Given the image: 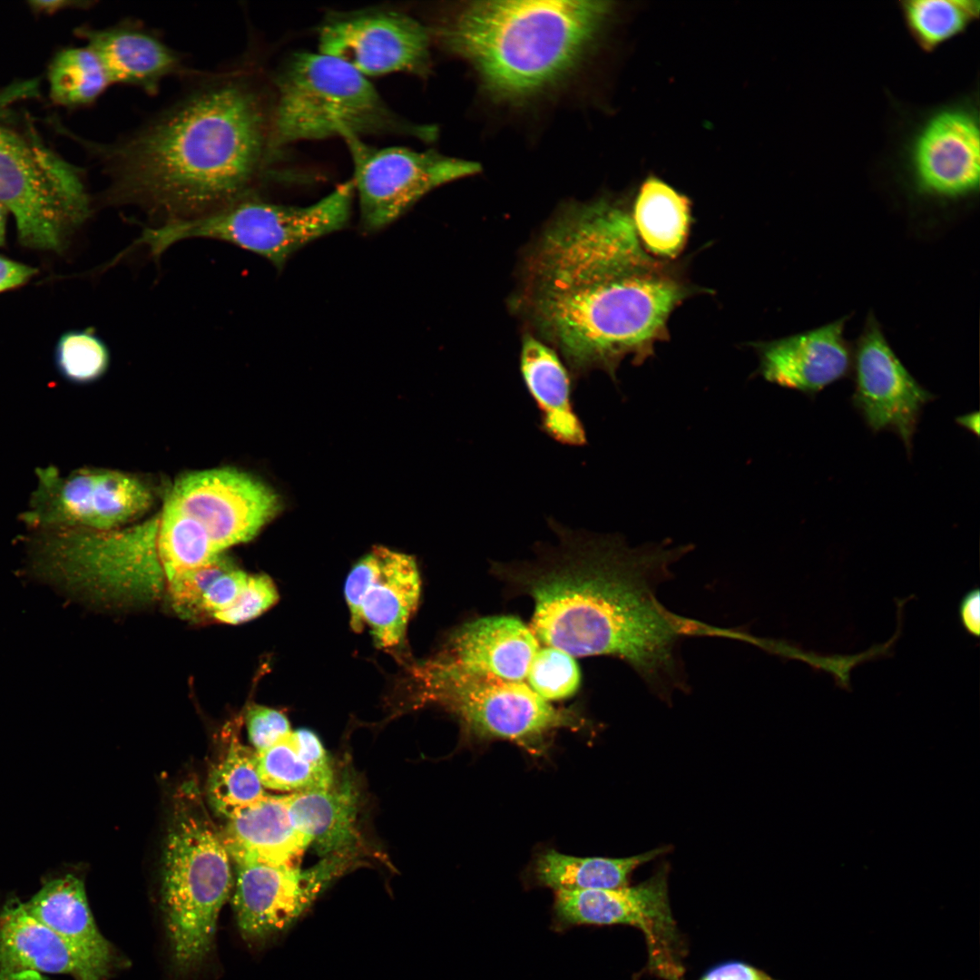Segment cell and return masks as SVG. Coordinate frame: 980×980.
Instances as JSON below:
<instances>
[{
  "mask_svg": "<svg viewBox=\"0 0 980 980\" xmlns=\"http://www.w3.org/2000/svg\"><path fill=\"white\" fill-rule=\"evenodd\" d=\"M550 524L556 545L528 564L498 566L533 598L531 630L538 642L573 656L620 659L668 701L689 690L680 653L683 639H737V630L679 615L658 599L671 565L691 545L631 547L616 534Z\"/></svg>",
  "mask_w": 980,
  "mask_h": 980,
  "instance_id": "6da1fadb",
  "label": "cell"
},
{
  "mask_svg": "<svg viewBox=\"0 0 980 980\" xmlns=\"http://www.w3.org/2000/svg\"><path fill=\"white\" fill-rule=\"evenodd\" d=\"M525 299L540 330L578 371L614 377L666 338L671 312L691 288L645 252L633 226L602 210L564 213L530 259Z\"/></svg>",
  "mask_w": 980,
  "mask_h": 980,
  "instance_id": "7a4b0ae2",
  "label": "cell"
},
{
  "mask_svg": "<svg viewBox=\"0 0 980 980\" xmlns=\"http://www.w3.org/2000/svg\"><path fill=\"white\" fill-rule=\"evenodd\" d=\"M268 136L260 95L244 74L230 70L98 152L111 198L161 211L168 220L190 219L250 193Z\"/></svg>",
  "mask_w": 980,
  "mask_h": 980,
  "instance_id": "3957f363",
  "label": "cell"
},
{
  "mask_svg": "<svg viewBox=\"0 0 980 980\" xmlns=\"http://www.w3.org/2000/svg\"><path fill=\"white\" fill-rule=\"evenodd\" d=\"M609 11L602 1H478L441 22L437 35L494 94L517 99L569 72Z\"/></svg>",
  "mask_w": 980,
  "mask_h": 980,
  "instance_id": "277c9868",
  "label": "cell"
},
{
  "mask_svg": "<svg viewBox=\"0 0 980 980\" xmlns=\"http://www.w3.org/2000/svg\"><path fill=\"white\" fill-rule=\"evenodd\" d=\"M24 575L85 601L153 599L164 579L160 514L107 531H38L28 544Z\"/></svg>",
  "mask_w": 980,
  "mask_h": 980,
  "instance_id": "5b68a950",
  "label": "cell"
},
{
  "mask_svg": "<svg viewBox=\"0 0 980 980\" xmlns=\"http://www.w3.org/2000/svg\"><path fill=\"white\" fill-rule=\"evenodd\" d=\"M274 82L268 154L301 141L424 132L396 114L367 77L319 52L293 54Z\"/></svg>",
  "mask_w": 980,
  "mask_h": 980,
  "instance_id": "8992f818",
  "label": "cell"
},
{
  "mask_svg": "<svg viewBox=\"0 0 980 980\" xmlns=\"http://www.w3.org/2000/svg\"><path fill=\"white\" fill-rule=\"evenodd\" d=\"M162 904L175 967L187 973L210 953L232 887L230 855L204 814L181 808L164 853Z\"/></svg>",
  "mask_w": 980,
  "mask_h": 980,
  "instance_id": "52a82bcc",
  "label": "cell"
},
{
  "mask_svg": "<svg viewBox=\"0 0 980 980\" xmlns=\"http://www.w3.org/2000/svg\"><path fill=\"white\" fill-rule=\"evenodd\" d=\"M0 204L22 245L61 251L89 217L81 170L34 138L0 124Z\"/></svg>",
  "mask_w": 980,
  "mask_h": 980,
  "instance_id": "ba28073f",
  "label": "cell"
},
{
  "mask_svg": "<svg viewBox=\"0 0 980 980\" xmlns=\"http://www.w3.org/2000/svg\"><path fill=\"white\" fill-rule=\"evenodd\" d=\"M418 699L453 713L467 733L533 747L550 731L579 727L573 712L554 708L524 681L469 670L442 654L413 668Z\"/></svg>",
  "mask_w": 980,
  "mask_h": 980,
  "instance_id": "9c48e42d",
  "label": "cell"
},
{
  "mask_svg": "<svg viewBox=\"0 0 980 980\" xmlns=\"http://www.w3.org/2000/svg\"><path fill=\"white\" fill-rule=\"evenodd\" d=\"M354 195L352 181L308 206L275 204L249 193L192 220L188 232L231 243L280 270L296 251L348 225Z\"/></svg>",
  "mask_w": 980,
  "mask_h": 980,
  "instance_id": "30bf717a",
  "label": "cell"
},
{
  "mask_svg": "<svg viewBox=\"0 0 980 980\" xmlns=\"http://www.w3.org/2000/svg\"><path fill=\"white\" fill-rule=\"evenodd\" d=\"M37 488L22 518L38 531H107L149 511L152 490L142 479L111 469L83 468L63 476L54 466L38 468Z\"/></svg>",
  "mask_w": 980,
  "mask_h": 980,
  "instance_id": "8fae6325",
  "label": "cell"
},
{
  "mask_svg": "<svg viewBox=\"0 0 980 980\" xmlns=\"http://www.w3.org/2000/svg\"><path fill=\"white\" fill-rule=\"evenodd\" d=\"M353 162L352 180L359 205L360 227L380 230L436 187L471 175L479 165L405 147L376 148L361 138H344Z\"/></svg>",
  "mask_w": 980,
  "mask_h": 980,
  "instance_id": "7c38bea8",
  "label": "cell"
},
{
  "mask_svg": "<svg viewBox=\"0 0 980 980\" xmlns=\"http://www.w3.org/2000/svg\"><path fill=\"white\" fill-rule=\"evenodd\" d=\"M555 910L567 924L629 925L647 946V969L663 980H682V943L668 897V868L633 887L558 890Z\"/></svg>",
  "mask_w": 980,
  "mask_h": 980,
  "instance_id": "4fadbf2b",
  "label": "cell"
},
{
  "mask_svg": "<svg viewBox=\"0 0 980 980\" xmlns=\"http://www.w3.org/2000/svg\"><path fill=\"white\" fill-rule=\"evenodd\" d=\"M163 506L199 523L218 553L252 539L279 508L277 495L240 470L195 471L177 478Z\"/></svg>",
  "mask_w": 980,
  "mask_h": 980,
  "instance_id": "5bb4252c",
  "label": "cell"
},
{
  "mask_svg": "<svg viewBox=\"0 0 980 980\" xmlns=\"http://www.w3.org/2000/svg\"><path fill=\"white\" fill-rule=\"evenodd\" d=\"M430 34L413 17L395 11H369L333 17L318 33V52L368 76L391 73L425 74Z\"/></svg>",
  "mask_w": 980,
  "mask_h": 980,
  "instance_id": "9a60e30c",
  "label": "cell"
},
{
  "mask_svg": "<svg viewBox=\"0 0 980 980\" xmlns=\"http://www.w3.org/2000/svg\"><path fill=\"white\" fill-rule=\"evenodd\" d=\"M853 404L868 427L889 430L908 452L922 409L934 396L906 368L873 313L867 317L853 349Z\"/></svg>",
  "mask_w": 980,
  "mask_h": 980,
  "instance_id": "2e32d148",
  "label": "cell"
},
{
  "mask_svg": "<svg viewBox=\"0 0 980 980\" xmlns=\"http://www.w3.org/2000/svg\"><path fill=\"white\" fill-rule=\"evenodd\" d=\"M340 871L325 861L311 869L262 861L236 863L233 906L243 938L261 943L289 929Z\"/></svg>",
  "mask_w": 980,
  "mask_h": 980,
  "instance_id": "e0dca14e",
  "label": "cell"
},
{
  "mask_svg": "<svg viewBox=\"0 0 980 980\" xmlns=\"http://www.w3.org/2000/svg\"><path fill=\"white\" fill-rule=\"evenodd\" d=\"M907 166L920 193L959 199L977 192L980 135L976 112L965 104L936 111L914 136Z\"/></svg>",
  "mask_w": 980,
  "mask_h": 980,
  "instance_id": "ac0fdd59",
  "label": "cell"
},
{
  "mask_svg": "<svg viewBox=\"0 0 980 980\" xmlns=\"http://www.w3.org/2000/svg\"><path fill=\"white\" fill-rule=\"evenodd\" d=\"M848 318L761 344L762 377L811 396L848 377L853 367V349L844 337Z\"/></svg>",
  "mask_w": 980,
  "mask_h": 980,
  "instance_id": "d6986e66",
  "label": "cell"
},
{
  "mask_svg": "<svg viewBox=\"0 0 980 980\" xmlns=\"http://www.w3.org/2000/svg\"><path fill=\"white\" fill-rule=\"evenodd\" d=\"M77 33L99 58L112 84L137 87L153 95L163 80L182 73L179 54L138 22L81 27Z\"/></svg>",
  "mask_w": 980,
  "mask_h": 980,
  "instance_id": "ffe728a7",
  "label": "cell"
},
{
  "mask_svg": "<svg viewBox=\"0 0 980 980\" xmlns=\"http://www.w3.org/2000/svg\"><path fill=\"white\" fill-rule=\"evenodd\" d=\"M24 906L99 980L109 975L115 953L96 926L80 877L65 874L45 880Z\"/></svg>",
  "mask_w": 980,
  "mask_h": 980,
  "instance_id": "44dd1931",
  "label": "cell"
},
{
  "mask_svg": "<svg viewBox=\"0 0 980 980\" xmlns=\"http://www.w3.org/2000/svg\"><path fill=\"white\" fill-rule=\"evenodd\" d=\"M374 572L360 599L358 617L368 627L377 648L392 650L401 646L407 627L421 594V578L411 555L387 547L373 548Z\"/></svg>",
  "mask_w": 980,
  "mask_h": 980,
  "instance_id": "7402d4cb",
  "label": "cell"
},
{
  "mask_svg": "<svg viewBox=\"0 0 980 980\" xmlns=\"http://www.w3.org/2000/svg\"><path fill=\"white\" fill-rule=\"evenodd\" d=\"M448 657L475 671L523 681L539 642L521 620L490 616L460 626L450 637Z\"/></svg>",
  "mask_w": 980,
  "mask_h": 980,
  "instance_id": "603a6c76",
  "label": "cell"
},
{
  "mask_svg": "<svg viewBox=\"0 0 980 980\" xmlns=\"http://www.w3.org/2000/svg\"><path fill=\"white\" fill-rule=\"evenodd\" d=\"M26 971L99 980L24 902L11 898L0 909V980Z\"/></svg>",
  "mask_w": 980,
  "mask_h": 980,
  "instance_id": "cb8c5ba5",
  "label": "cell"
},
{
  "mask_svg": "<svg viewBox=\"0 0 980 980\" xmlns=\"http://www.w3.org/2000/svg\"><path fill=\"white\" fill-rule=\"evenodd\" d=\"M220 834L235 863L296 865L309 839L293 825L284 796L267 795L228 818Z\"/></svg>",
  "mask_w": 980,
  "mask_h": 980,
  "instance_id": "d4e9b609",
  "label": "cell"
},
{
  "mask_svg": "<svg viewBox=\"0 0 980 980\" xmlns=\"http://www.w3.org/2000/svg\"><path fill=\"white\" fill-rule=\"evenodd\" d=\"M520 368L524 385L539 410L543 431L566 446L585 444V430L572 400L570 378L556 353L527 336L523 342Z\"/></svg>",
  "mask_w": 980,
  "mask_h": 980,
  "instance_id": "484cf974",
  "label": "cell"
},
{
  "mask_svg": "<svg viewBox=\"0 0 980 980\" xmlns=\"http://www.w3.org/2000/svg\"><path fill=\"white\" fill-rule=\"evenodd\" d=\"M333 784L285 795L294 827L321 855L341 853L356 840L354 792L348 783Z\"/></svg>",
  "mask_w": 980,
  "mask_h": 980,
  "instance_id": "4316f807",
  "label": "cell"
},
{
  "mask_svg": "<svg viewBox=\"0 0 980 980\" xmlns=\"http://www.w3.org/2000/svg\"><path fill=\"white\" fill-rule=\"evenodd\" d=\"M632 219L640 241L650 252L675 258L688 236L690 201L665 182L651 177L639 191Z\"/></svg>",
  "mask_w": 980,
  "mask_h": 980,
  "instance_id": "83f0119b",
  "label": "cell"
},
{
  "mask_svg": "<svg viewBox=\"0 0 980 980\" xmlns=\"http://www.w3.org/2000/svg\"><path fill=\"white\" fill-rule=\"evenodd\" d=\"M667 849L658 848L624 858H576L550 850L538 858L535 872L542 884L556 891L618 888L627 886L634 869Z\"/></svg>",
  "mask_w": 980,
  "mask_h": 980,
  "instance_id": "f1b7e54d",
  "label": "cell"
},
{
  "mask_svg": "<svg viewBox=\"0 0 980 980\" xmlns=\"http://www.w3.org/2000/svg\"><path fill=\"white\" fill-rule=\"evenodd\" d=\"M52 100L66 107L93 103L112 85L94 52L88 47H69L59 51L47 73Z\"/></svg>",
  "mask_w": 980,
  "mask_h": 980,
  "instance_id": "f546056e",
  "label": "cell"
},
{
  "mask_svg": "<svg viewBox=\"0 0 980 980\" xmlns=\"http://www.w3.org/2000/svg\"><path fill=\"white\" fill-rule=\"evenodd\" d=\"M906 26L925 52L963 33L980 13L977 0H905L899 2Z\"/></svg>",
  "mask_w": 980,
  "mask_h": 980,
  "instance_id": "4dcf8cb0",
  "label": "cell"
},
{
  "mask_svg": "<svg viewBox=\"0 0 980 980\" xmlns=\"http://www.w3.org/2000/svg\"><path fill=\"white\" fill-rule=\"evenodd\" d=\"M254 755L255 751L233 739L225 757L211 772L208 797L216 811L228 818L268 795L259 778Z\"/></svg>",
  "mask_w": 980,
  "mask_h": 980,
  "instance_id": "1f68e13d",
  "label": "cell"
},
{
  "mask_svg": "<svg viewBox=\"0 0 980 980\" xmlns=\"http://www.w3.org/2000/svg\"><path fill=\"white\" fill-rule=\"evenodd\" d=\"M254 759L264 788L297 792L327 789L334 782L331 767L313 763L298 748L292 731L268 749L255 751Z\"/></svg>",
  "mask_w": 980,
  "mask_h": 980,
  "instance_id": "d6a6232c",
  "label": "cell"
},
{
  "mask_svg": "<svg viewBox=\"0 0 980 980\" xmlns=\"http://www.w3.org/2000/svg\"><path fill=\"white\" fill-rule=\"evenodd\" d=\"M159 514L160 557L167 581L220 554L203 527L191 517L165 506Z\"/></svg>",
  "mask_w": 980,
  "mask_h": 980,
  "instance_id": "836d02e7",
  "label": "cell"
},
{
  "mask_svg": "<svg viewBox=\"0 0 980 980\" xmlns=\"http://www.w3.org/2000/svg\"><path fill=\"white\" fill-rule=\"evenodd\" d=\"M110 350L93 328L63 333L54 348V362L67 380L86 384L102 377L110 365Z\"/></svg>",
  "mask_w": 980,
  "mask_h": 980,
  "instance_id": "e575fe53",
  "label": "cell"
},
{
  "mask_svg": "<svg viewBox=\"0 0 980 980\" xmlns=\"http://www.w3.org/2000/svg\"><path fill=\"white\" fill-rule=\"evenodd\" d=\"M581 678L573 656L551 646L538 649L526 676L527 685L546 701L573 696Z\"/></svg>",
  "mask_w": 980,
  "mask_h": 980,
  "instance_id": "d590c367",
  "label": "cell"
},
{
  "mask_svg": "<svg viewBox=\"0 0 980 980\" xmlns=\"http://www.w3.org/2000/svg\"><path fill=\"white\" fill-rule=\"evenodd\" d=\"M236 567L223 553L207 564L181 572L168 581V593L175 612L181 617L201 618V603L205 592L223 573Z\"/></svg>",
  "mask_w": 980,
  "mask_h": 980,
  "instance_id": "8d00e7d4",
  "label": "cell"
},
{
  "mask_svg": "<svg viewBox=\"0 0 980 980\" xmlns=\"http://www.w3.org/2000/svg\"><path fill=\"white\" fill-rule=\"evenodd\" d=\"M279 593L272 579L265 573L248 574L245 586L236 602L215 612L212 618L227 624L249 622L272 607Z\"/></svg>",
  "mask_w": 980,
  "mask_h": 980,
  "instance_id": "74e56055",
  "label": "cell"
},
{
  "mask_svg": "<svg viewBox=\"0 0 980 980\" xmlns=\"http://www.w3.org/2000/svg\"><path fill=\"white\" fill-rule=\"evenodd\" d=\"M246 721L249 740L255 751L268 749L292 731L288 718L281 711L265 706H251Z\"/></svg>",
  "mask_w": 980,
  "mask_h": 980,
  "instance_id": "f35d334b",
  "label": "cell"
},
{
  "mask_svg": "<svg viewBox=\"0 0 980 980\" xmlns=\"http://www.w3.org/2000/svg\"><path fill=\"white\" fill-rule=\"evenodd\" d=\"M248 573L237 566L215 580L205 592L201 603V617L211 616L231 606L242 592Z\"/></svg>",
  "mask_w": 980,
  "mask_h": 980,
  "instance_id": "ab89813d",
  "label": "cell"
},
{
  "mask_svg": "<svg viewBox=\"0 0 980 980\" xmlns=\"http://www.w3.org/2000/svg\"><path fill=\"white\" fill-rule=\"evenodd\" d=\"M36 273L35 268L0 255V293L26 284Z\"/></svg>",
  "mask_w": 980,
  "mask_h": 980,
  "instance_id": "60d3db41",
  "label": "cell"
},
{
  "mask_svg": "<svg viewBox=\"0 0 980 980\" xmlns=\"http://www.w3.org/2000/svg\"><path fill=\"white\" fill-rule=\"evenodd\" d=\"M701 980H776L765 972L740 962L717 966Z\"/></svg>",
  "mask_w": 980,
  "mask_h": 980,
  "instance_id": "b9f144b4",
  "label": "cell"
},
{
  "mask_svg": "<svg viewBox=\"0 0 980 980\" xmlns=\"http://www.w3.org/2000/svg\"><path fill=\"white\" fill-rule=\"evenodd\" d=\"M959 621L967 633L977 638L980 633V593L978 588L968 591L958 605Z\"/></svg>",
  "mask_w": 980,
  "mask_h": 980,
  "instance_id": "7bdbcfd3",
  "label": "cell"
},
{
  "mask_svg": "<svg viewBox=\"0 0 980 980\" xmlns=\"http://www.w3.org/2000/svg\"><path fill=\"white\" fill-rule=\"evenodd\" d=\"M956 422L961 426H963L964 428H965L966 430H968L969 432H971L975 436H978V435H979V422L980 421H979V413L977 411L976 412H971V413H968V414H965V415H963V416L957 417Z\"/></svg>",
  "mask_w": 980,
  "mask_h": 980,
  "instance_id": "ee69618b",
  "label": "cell"
},
{
  "mask_svg": "<svg viewBox=\"0 0 980 980\" xmlns=\"http://www.w3.org/2000/svg\"><path fill=\"white\" fill-rule=\"evenodd\" d=\"M1 980H49L41 973L26 971L9 975Z\"/></svg>",
  "mask_w": 980,
  "mask_h": 980,
  "instance_id": "f6af8a7d",
  "label": "cell"
},
{
  "mask_svg": "<svg viewBox=\"0 0 980 980\" xmlns=\"http://www.w3.org/2000/svg\"><path fill=\"white\" fill-rule=\"evenodd\" d=\"M6 209L0 204V246L5 243V225H6Z\"/></svg>",
  "mask_w": 980,
  "mask_h": 980,
  "instance_id": "bcb514c9",
  "label": "cell"
}]
</instances>
